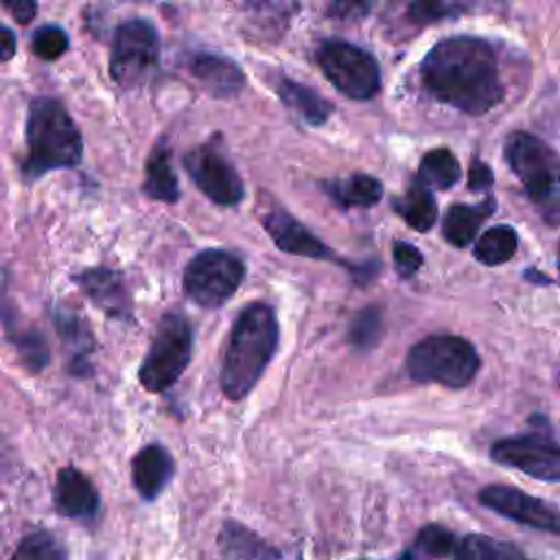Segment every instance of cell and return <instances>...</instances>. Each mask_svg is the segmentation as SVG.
Instances as JSON below:
<instances>
[{"label": "cell", "instance_id": "cell-1", "mask_svg": "<svg viewBox=\"0 0 560 560\" xmlns=\"http://www.w3.org/2000/svg\"><path fill=\"white\" fill-rule=\"evenodd\" d=\"M420 79L433 98L468 116H483L503 101L497 55L475 35H451L431 46Z\"/></svg>", "mask_w": 560, "mask_h": 560}, {"label": "cell", "instance_id": "cell-2", "mask_svg": "<svg viewBox=\"0 0 560 560\" xmlns=\"http://www.w3.org/2000/svg\"><path fill=\"white\" fill-rule=\"evenodd\" d=\"M278 319L269 304H247L230 332L221 363V392L230 400H243L260 381L278 348Z\"/></svg>", "mask_w": 560, "mask_h": 560}, {"label": "cell", "instance_id": "cell-3", "mask_svg": "<svg viewBox=\"0 0 560 560\" xmlns=\"http://www.w3.org/2000/svg\"><path fill=\"white\" fill-rule=\"evenodd\" d=\"M83 140L66 107L50 96H37L26 116V158L22 173L28 179L59 168H72L81 162Z\"/></svg>", "mask_w": 560, "mask_h": 560}, {"label": "cell", "instance_id": "cell-4", "mask_svg": "<svg viewBox=\"0 0 560 560\" xmlns=\"http://www.w3.org/2000/svg\"><path fill=\"white\" fill-rule=\"evenodd\" d=\"M503 155L536 212L547 225H560V158L538 136L512 131L503 144Z\"/></svg>", "mask_w": 560, "mask_h": 560}, {"label": "cell", "instance_id": "cell-5", "mask_svg": "<svg viewBox=\"0 0 560 560\" xmlns=\"http://www.w3.org/2000/svg\"><path fill=\"white\" fill-rule=\"evenodd\" d=\"M407 374L418 383H438L462 389L481 368L475 346L459 335H429L413 343L405 359Z\"/></svg>", "mask_w": 560, "mask_h": 560}, {"label": "cell", "instance_id": "cell-6", "mask_svg": "<svg viewBox=\"0 0 560 560\" xmlns=\"http://www.w3.org/2000/svg\"><path fill=\"white\" fill-rule=\"evenodd\" d=\"M192 354V328L190 322L177 313L168 311L162 315L153 341L140 363L138 378L147 392H166L190 363Z\"/></svg>", "mask_w": 560, "mask_h": 560}, {"label": "cell", "instance_id": "cell-7", "mask_svg": "<svg viewBox=\"0 0 560 560\" xmlns=\"http://www.w3.org/2000/svg\"><path fill=\"white\" fill-rule=\"evenodd\" d=\"M160 61V33L147 18H131L114 31L109 74L122 90L142 88Z\"/></svg>", "mask_w": 560, "mask_h": 560}, {"label": "cell", "instance_id": "cell-8", "mask_svg": "<svg viewBox=\"0 0 560 560\" xmlns=\"http://www.w3.org/2000/svg\"><path fill=\"white\" fill-rule=\"evenodd\" d=\"M245 280V262L225 249H201L184 269V293L201 308L223 306Z\"/></svg>", "mask_w": 560, "mask_h": 560}, {"label": "cell", "instance_id": "cell-9", "mask_svg": "<svg viewBox=\"0 0 560 560\" xmlns=\"http://www.w3.org/2000/svg\"><path fill=\"white\" fill-rule=\"evenodd\" d=\"M315 61L324 77L352 101H368L381 90L378 61L350 42L328 39L319 44Z\"/></svg>", "mask_w": 560, "mask_h": 560}, {"label": "cell", "instance_id": "cell-10", "mask_svg": "<svg viewBox=\"0 0 560 560\" xmlns=\"http://www.w3.org/2000/svg\"><path fill=\"white\" fill-rule=\"evenodd\" d=\"M182 164L192 179V184L217 206L232 208L241 203L245 195V186L232 162L212 144H199L190 149L184 158Z\"/></svg>", "mask_w": 560, "mask_h": 560}, {"label": "cell", "instance_id": "cell-11", "mask_svg": "<svg viewBox=\"0 0 560 560\" xmlns=\"http://www.w3.org/2000/svg\"><path fill=\"white\" fill-rule=\"evenodd\" d=\"M490 457L540 481H560V446L542 433H525L497 440Z\"/></svg>", "mask_w": 560, "mask_h": 560}, {"label": "cell", "instance_id": "cell-12", "mask_svg": "<svg viewBox=\"0 0 560 560\" xmlns=\"http://www.w3.org/2000/svg\"><path fill=\"white\" fill-rule=\"evenodd\" d=\"M479 503L510 521L560 534V508L518 488L486 486L479 490Z\"/></svg>", "mask_w": 560, "mask_h": 560}, {"label": "cell", "instance_id": "cell-13", "mask_svg": "<svg viewBox=\"0 0 560 560\" xmlns=\"http://www.w3.org/2000/svg\"><path fill=\"white\" fill-rule=\"evenodd\" d=\"M72 280L98 311L120 322L131 319V293L127 289L125 278L118 271L101 265L83 269L81 273L72 276Z\"/></svg>", "mask_w": 560, "mask_h": 560}, {"label": "cell", "instance_id": "cell-14", "mask_svg": "<svg viewBox=\"0 0 560 560\" xmlns=\"http://www.w3.org/2000/svg\"><path fill=\"white\" fill-rule=\"evenodd\" d=\"M52 503L61 516L81 523H92L101 514V497L96 486L74 466H63L57 472Z\"/></svg>", "mask_w": 560, "mask_h": 560}, {"label": "cell", "instance_id": "cell-15", "mask_svg": "<svg viewBox=\"0 0 560 560\" xmlns=\"http://www.w3.org/2000/svg\"><path fill=\"white\" fill-rule=\"evenodd\" d=\"M262 225L267 230V234L271 236V241L276 243L278 249L293 254V256H304V258H315V260H337L339 265H348L343 260H339L332 249L317 238L304 223H300L293 214H289L282 208L269 210L262 219Z\"/></svg>", "mask_w": 560, "mask_h": 560}, {"label": "cell", "instance_id": "cell-16", "mask_svg": "<svg viewBox=\"0 0 560 560\" xmlns=\"http://www.w3.org/2000/svg\"><path fill=\"white\" fill-rule=\"evenodd\" d=\"M186 70L214 98H234L245 88V74L238 63L219 52H190Z\"/></svg>", "mask_w": 560, "mask_h": 560}, {"label": "cell", "instance_id": "cell-17", "mask_svg": "<svg viewBox=\"0 0 560 560\" xmlns=\"http://www.w3.org/2000/svg\"><path fill=\"white\" fill-rule=\"evenodd\" d=\"M173 472H175V462H173L171 453L158 442L142 446L133 455L131 481H133L136 492L144 501L158 499L162 494V490L168 486V481L173 479Z\"/></svg>", "mask_w": 560, "mask_h": 560}, {"label": "cell", "instance_id": "cell-18", "mask_svg": "<svg viewBox=\"0 0 560 560\" xmlns=\"http://www.w3.org/2000/svg\"><path fill=\"white\" fill-rule=\"evenodd\" d=\"M497 201L488 195L479 203H453L442 221V234L453 247H466L475 241L481 223L494 212Z\"/></svg>", "mask_w": 560, "mask_h": 560}, {"label": "cell", "instance_id": "cell-19", "mask_svg": "<svg viewBox=\"0 0 560 560\" xmlns=\"http://www.w3.org/2000/svg\"><path fill=\"white\" fill-rule=\"evenodd\" d=\"M52 322H55V328L59 332V339H61L66 352L70 354L68 370L72 374H88L90 354L94 348L90 326L77 313L66 311V308H55Z\"/></svg>", "mask_w": 560, "mask_h": 560}, {"label": "cell", "instance_id": "cell-20", "mask_svg": "<svg viewBox=\"0 0 560 560\" xmlns=\"http://www.w3.org/2000/svg\"><path fill=\"white\" fill-rule=\"evenodd\" d=\"M276 94L280 101L293 109L306 125H324L328 116L332 114L330 101H326L322 94H317L313 88L298 83L289 77H278L276 81Z\"/></svg>", "mask_w": 560, "mask_h": 560}, {"label": "cell", "instance_id": "cell-21", "mask_svg": "<svg viewBox=\"0 0 560 560\" xmlns=\"http://www.w3.org/2000/svg\"><path fill=\"white\" fill-rule=\"evenodd\" d=\"M142 190L147 197H151L155 201H164V203H175L179 199L177 175L171 166V149L162 140L149 153V160L144 166Z\"/></svg>", "mask_w": 560, "mask_h": 560}, {"label": "cell", "instance_id": "cell-22", "mask_svg": "<svg viewBox=\"0 0 560 560\" xmlns=\"http://www.w3.org/2000/svg\"><path fill=\"white\" fill-rule=\"evenodd\" d=\"M219 547L228 560H280L262 538L236 521H225L219 532Z\"/></svg>", "mask_w": 560, "mask_h": 560}, {"label": "cell", "instance_id": "cell-23", "mask_svg": "<svg viewBox=\"0 0 560 560\" xmlns=\"http://www.w3.org/2000/svg\"><path fill=\"white\" fill-rule=\"evenodd\" d=\"M324 190L341 208H372L383 197V184L368 173H352L346 179L324 182Z\"/></svg>", "mask_w": 560, "mask_h": 560}, {"label": "cell", "instance_id": "cell-24", "mask_svg": "<svg viewBox=\"0 0 560 560\" xmlns=\"http://www.w3.org/2000/svg\"><path fill=\"white\" fill-rule=\"evenodd\" d=\"M392 208L416 232H429L438 219L435 197L418 179L411 182V186L405 190V195L392 199Z\"/></svg>", "mask_w": 560, "mask_h": 560}, {"label": "cell", "instance_id": "cell-25", "mask_svg": "<svg viewBox=\"0 0 560 560\" xmlns=\"http://www.w3.org/2000/svg\"><path fill=\"white\" fill-rule=\"evenodd\" d=\"M2 319H4V328L7 335L11 339V343L18 348L22 361L39 372L48 361H50V352H48V343L42 337V332L37 328H28L22 326V322L18 319L15 313L9 311V306H2Z\"/></svg>", "mask_w": 560, "mask_h": 560}, {"label": "cell", "instance_id": "cell-26", "mask_svg": "<svg viewBox=\"0 0 560 560\" xmlns=\"http://www.w3.org/2000/svg\"><path fill=\"white\" fill-rule=\"evenodd\" d=\"M416 179L422 186H427L429 190H433V188L446 190V188H453L462 179V166H459L457 158L453 155V151H448L444 147L431 149L429 153L422 155Z\"/></svg>", "mask_w": 560, "mask_h": 560}, {"label": "cell", "instance_id": "cell-27", "mask_svg": "<svg viewBox=\"0 0 560 560\" xmlns=\"http://www.w3.org/2000/svg\"><path fill=\"white\" fill-rule=\"evenodd\" d=\"M518 249V234L512 225H494L490 230H486L475 247H472V256L488 265V267H497V265H503L508 262Z\"/></svg>", "mask_w": 560, "mask_h": 560}, {"label": "cell", "instance_id": "cell-28", "mask_svg": "<svg viewBox=\"0 0 560 560\" xmlns=\"http://www.w3.org/2000/svg\"><path fill=\"white\" fill-rule=\"evenodd\" d=\"M9 560H68L63 542L48 529L28 532Z\"/></svg>", "mask_w": 560, "mask_h": 560}, {"label": "cell", "instance_id": "cell-29", "mask_svg": "<svg viewBox=\"0 0 560 560\" xmlns=\"http://www.w3.org/2000/svg\"><path fill=\"white\" fill-rule=\"evenodd\" d=\"M453 560H514V556L510 547L483 534H468L459 538Z\"/></svg>", "mask_w": 560, "mask_h": 560}, {"label": "cell", "instance_id": "cell-30", "mask_svg": "<svg viewBox=\"0 0 560 560\" xmlns=\"http://www.w3.org/2000/svg\"><path fill=\"white\" fill-rule=\"evenodd\" d=\"M381 332H383L381 311L376 306H365L354 315V319L350 324V330H348V339L354 348L370 350L378 343Z\"/></svg>", "mask_w": 560, "mask_h": 560}, {"label": "cell", "instance_id": "cell-31", "mask_svg": "<svg viewBox=\"0 0 560 560\" xmlns=\"http://www.w3.org/2000/svg\"><path fill=\"white\" fill-rule=\"evenodd\" d=\"M457 542H459V538L451 529H446L444 525H438V523L424 525L416 538V545L422 551H427L429 556H438V558H453Z\"/></svg>", "mask_w": 560, "mask_h": 560}, {"label": "cell", "instance_id": "cell-32", "mask_svg": "<svg viewBox=\"0 0 560 560\" xmlns=\"http://www.w3.org/2000/svg\"><path fill=\"white\" fill-rule=\"evenodd\" d=\"M68 35L61 26L57 24H44L39 28H35L33 37H31V48L39 59L52 61L59 59L66 50H68Z\"/></svg>", "mask_w": 560, "mask_h": 560}, {"label": "cell", "instance_id": "cell-33", "mask_svg": "<svg viewBox=\"0 0 560 560\" xmlns=\"http://www.w3.org/2000/svg\"><path fill=\"white\" fill-rule=\"evenodd\" d=\"M392 258H394V267L400 278H411L424 262L422 252L407 241H394Z\"/></svg>", "mask_w": 560, "mask_h": 560}, {"label": "cell", "instance_id": "cell-34", "mask_svg": "<svg viewBox=\"0 0 560 560\" xmlns=\"http://www.w3.org/2000/svg\"><path fill=\"white\" fill-rule=\"evenodd\" d=\"M464 11L462 4H446V2H413L409 7V20L418 24L427 22H438L444 18H451L455 13Z\"/></svg>", "mask_w": 560, "mask_h": 560}, {"label": "cell", "instance_id": "cell-35", "mask_svg": "<svg viewBox=\"0 0 560 560\" xmlns=\"http://www.w3.org/2000/svg\"><path fill=\"white\" fill-rule=\"evenodd\" d=\"M492 184H494L492 168L486 162H481L479 158H472L470 166H468V188L483 192V190H490Z\"/></svg>", "mask_w": 560, "mask_h": 560}, {"label": "cell", "instance_id": "cell-36", "mask_svg": "<svg viewBox=\"0 0 560 560\" xmlns=\"http://www.w3.org/2000/svg\"><path fill=\"white\" fill-rule=\"evenodd\" d=\"M4 9L20 22L26 24L37 15V4L31 0H18V2H4Z\"/></svg>", "mask_w": 560, "mask_h": 560}, {"label": "cell", "instance_id": "cell-37", "mask_svg": "<svg viewBox=\"0 0 560 560\" xmlns=\"http://www.w3.org/2000/svg\"><path fill=\"white\" fill-rule=\"evenodd\" d=\"M350 271H352V276H354V280L357 282H361V284H365L368 280H374L376 278V273L381 271V262H378V258H374V260H368V262H359V265H346Z\"/></svg>", "mask_w": 560, "mask_h": 560}, {"label": "cell", "instance_id": "cell-38", "mask_svg": "<svg viewBox=\"0 0 560 560\" xmlns=\"http://www.w3.org/2000/svg\"><path fill=\"white\" fill-rule=\"evenodd\" d=\"M15 50H18V42L13 31L0 22V63L13 59Z\"/></svg>", "mask_w": 560, "mask_h": 560}, {"label": "cell", "instance_id": "cell-39", "mask_svg": "<svg viewBox=\"0 0 560 560\" xmlns=\"http://www.w3.org/2000/svg\"><path fill=\"white\" fill-rule=\"evenodd\" d=\"M525 278H529V282H536V284H549V282H551L547 276H542V273H538V271H534V269H527V271H525Z\"/></svg>", "mask_w": 560, "mask_h": 560}, {"label": "cell", "instance_id": "cell-40", "mask_svg": "<svg viewBox=\"0 0 560 560\" xmlns=\"http://www.w3.org/2000/svg\"><path fill=\"white\" fill-rule=\"evenodd\" d=\"M400 560H420V558H416V556H413V553H405V556H402V558H400Z\"/></svg>", "mask_w": 560, "mask_h": 560}, {"label": "cell", "instance_id": "cell-41", "mask_svg": "<svg viewBox=\"0 0 560 560\" xmlns=\"http://www.w3.org/2000/svg\"><path fill=\"white\" fill-rule=\"evenodd\" d=\"M558 271H560V243H558Z\"/></svg>", "mask_w": 560, "mask_h": 560}, {"label": "cell", "instance_id": "cell-42", "mask_svg": "<svg viewBox=\"0 0 560 560\" xmlns=\"http://www.w3.org/2000/svg\"><path fill=\"white\" fill-rule=\"evenodd\" d=\"M558 383H560V372H558Z\"/></svg>", "mask_w": 560, "mask_h": 560}]
</instances>
